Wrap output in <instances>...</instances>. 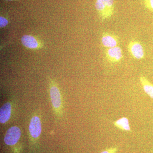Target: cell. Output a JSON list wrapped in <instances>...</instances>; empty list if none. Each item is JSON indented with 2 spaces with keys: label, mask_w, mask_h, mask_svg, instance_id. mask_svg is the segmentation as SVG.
Instances as JSON below:
<instances>
[{
  "label": "cell",
  "mask_w": 153,
  "mask_h": 153,
  "mask_svg": "<svg viewBox=\"0 0 153 153\" xmlns=\"http://www.w3.org/2000/svg\"><path fill=\"white\" fill-rule=\"evenodd\" d=\"M21 41L25 47L29 49H36L38 47V41L32 36L25 35L22 37Z\"/></svg>",
  "instance_id": "9"
},
{
  "label": "cell",
  "mask_w": 153,
  "mask_h": 153,
  "mask_svg": "<svg viewBox=\"0 0 153 153\" xmlns=\"http://www.w3.org/2000/svg\"><path fill=\"white\" fill-rule=\"evenodd\" d=\"M117 151V148L111 147L107 149L100 153H116Z\"/></svg>",
  "instance_id": "13"
},
{
  "label": "cell",
  "mask_w": 153,
  "mask_h": 153,
  "mask_svg": "<svg viewBox=\"0 0 153 153\" xmlns=\"http://www.w3.org/2000/svg\"><path fill=\"white\" fill-rule=\"evenodd\" d=\"M129 53L132 57L137 60H141L144 57L145 52L142 45L137 41H131L128 46Z\"/></svg>",
  "instance_id": "3"
},
{
  "label": "cell",
  "mask_w": 153,
  "mask_h": 153,
  "mask_svg": "<svg viewBox=\"0 0 153 153\" xmlns=\"http://www.w3.org/2000/svg\"><path fill=\"white\" fill-rule=\"evenodd\" d=\"M7 1H13V0H7Z\"/></svg>",
  "instance_id": "15"
},
{
  "label": "cell",
  "mask_w": 153,
  "mask_h": 153,
  "mask_svg": "<svg viewBox=\"0 0 153 153\" xmlns=\"http://www.w3.org/2000/svg\"><path fill=\"white\" fill-rule=\"evenodd\" d=\"M145 4L147 7L153 11V0H146Z\"/></svg>",
  "instance_id": "14"
},
{
  "label": "cell",
  "mask_w": 153,
  "mask_h": 153,
  "mask_svg": "<svg viewBox=\"0 0 153 153\" xmlns=\"http://www.w3.org/2000/svg\"><path fill=\"white\" fill-rule=\"evenodd\" d=\"M101 40L104 47L108 48L117 47L118 44L117 37L108 33H103Z\"/></svg>",
  "instance_id": "6"
},
{
  "label": "cell",
  "mask_w": 153,
  "mask_h": 153,
  "mask_svg": "<svg viewBox=\"0 0 153 153\" xmlns=\"http://www.w3.org/2000/svg\"><path fill=\"white\" fill-rule=\"evenodd\" d=\"M105 56L110 63H118L123 57L122 50L120 47L118 46L108 48L105 52Z\"/></svg>",
  "instance_id": "4"
},
{
  "label": "cell",
  "mask_w": 153,
  "mask_h": 153,
  "mask_svg": "<svg viewBox=\"0 0 153 153\" xmlns=\"http://www.w3.org/2000/svg\"><path fill=\"white\" fill-rule=\"evenodd\" d=\"M140 79L145 93L153 99V84L145 76H140Z\"/></svg>",
  "instance_id": "11"
},
{
  "label": "cell",
  "mask_w": 153,
  "mask_h": 153,
  "mask_svg": "<svg viewBox=\"0 0 153 153\" xmlns=\"http://www.w3.org/2000/svg\"><path fill=\"white\" fill-rule=\"evenodd\" d=\"M8 22L7 19L3 17H0V27L1 28H3L6 27L8 25Z\"/></svg>",
  "instance_id": "12"
},
{
  "label": "cell",
  "mask_w": 153,
  "mask_h": 153,
  "mask_svg": "<svg viewBox=\"0 0 153 153\" xmlns=\"http://www.w3.org/2000/svg\"><path fill=\"white\" fill-rule=\"evenodd\" d=\"M113 124L115 126L121 130L127 131H131V129L129 125V122L128 118H120L114 122Z\"/></svg>",
  "instance_id": "10"
},
{
  "label": "cell",
  "mask_w": 153,
  "mask_h": 153,
  "mask_svg": "<svg viewBox=\"0 0 153 153\" xmlns=\"http://www.w3.org/2000/svg\"><path fill=\"white\" fill-rule=\"evenodd\" d=\"M41 123L40 118L37 116L33 117L30 121L29 131L33 137H38L41 132Z\"/></svg>",
  "instance_id": "5"
},
{
  "label": "cell",
  "mask_w": 153,
  "mask_h": 153,
  "mask_svg": "<svg viewBox=\"0 0 153 153\" xmlns=\"http://www.w3.org/2000/svg\"><path fill=\"white\" fill-rule=\"evenodd\" d=\"M50 96L53 106L58 108L61 105V97L59 89L56 86H52L50 89Z\"/></svg>",
  "instance_id": "8"
},
{
  "label": "cell",
  "mask_w": 153,
  "mask_h": 153,
  "mask_svg": "<svg viewBox=\"0 0 153 153\" xmlns=\"http://www.w3.org/2000/svg\"><path fill=\"white\" fill-rule=\"evenodd\" d=\"M95 8L102 20L109 19L113 14L114 0H96Z\"/></svg>",
  "instance_id": "1"
},
{
  "label": "cell",
  "mask_w": 153,
  "mask_h": 153,
  "mask_svg": "<svg viewBox=\"0 0 153 153\" xmlns=\"http://www.w3.org/2000/svg\"><path fill=\"white\" fill-rule=\"evenodd\" d=\"M21 136V131L17 126H13L8 130L5 135L4 141L8 146H13L19 141Z\"/></svg>",
  "instance_id": "2"
},
{
  "label": "cell",
  "mask_w": 153,
  "mask_h": 153,
  "mask_svg": "<svg viewBox=\"0 0 153 153\" xmlns=\"http://www.w3.org/2000/svg\"><path fill=\"white\" fill-rule=\"evenodd\" d=\"M11 114V105L10 102L5 103L0 109V122L5 123L10 119Z\"/></svg>",
  "instance_id": "7"
}]
</instances>
